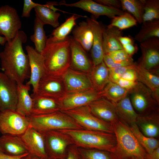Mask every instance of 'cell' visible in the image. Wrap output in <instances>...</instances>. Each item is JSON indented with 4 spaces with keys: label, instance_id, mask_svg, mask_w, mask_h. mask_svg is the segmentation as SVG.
<instances>
[{
    "label": "cell",
    "instance_id": "cell-47",
    "mask_svg": "<svg viewBox=\"0 0 159 159\" xmlns=\"http://www.w3.org/2000/svg\"><path fill=\"white\" fill-rule=\"evenodd\" d=\"M130 66L123 74L121 78L131 81H137L136 73L134 70L130 68Z\"/></svg>",
    "mask_w": 159,
    "mask_h": 159
},
{
    "label": "cell",
    "instance_id": "cell-56",
    "mask_svg": "<svg viewBox=\"0 0 159 159\" xmlns=\"http://www.w3.org/2000/svg\"><path fill=\"white\" fill-rule=\"evenodd\" d=\"M0 151H2V150L0 147Z\"/></svg>",
    "mask_w": 159,
    "mask_h": 159
},
{
    "label": "cell",
    "instance_id": "cell-18",
    "mask_svg": "<svg viewBox=\"0 0 159 159\" xmlns=\"http://www.w3.org/2000/svg\"><path fill=\"white\" fill-rule=\"evenodd\" d=\"M20 137L29 154L44 159H49L46 150L44 138L42 133L29 125Z\"/></svg>",
    "mask_w": 159,
    "mask_h": 159
},
{
    "label": "cell",
    "instance_id": "cell-7",
    "mask_svg": "<svg viewBox=\"0 0 159 159\" xmlns=\"http://www.w3.org/2000/svg\"><path fill=\"white\" fill-rule=\"evenodd\" d=\"M46 153L49 159H66L68 147L74 144L70 137L59 130L42 133Z\"/></svg>",
    "mask_w": 159,
    "mask_h": 159
},
{
    "label": "cell",
    "instance_id": "cell-4",
    "mask_svg": "<svg viewBox=\"0 0 159 159\" xmlns=\"http://www.w3.org/2000/svg\"><path fill=\"white\" fill-rule=\"evenodd\" d=\"M113 125L117 143L111 154L115 159H129L134 157L145 159L147 153L140 144L130 127L120 119Z\"/></svg>",
    "mask_w": 159,
    "mask_h": 159
},
{
    "label": "cell",
    "instance_id": "cell-14",
    "mask_svg": "<svg viewBox=\"0 0 159 159\" xmlns=\"http://www.w3.org/2000/svg\"><path fill=\"white\" fill-rule=\"evenodd\" d=\"M66 92L61 77L45 74L39 81L35 93L41 96L59 100Z\"/></svg>",
    "mask_w": 159,
    "mask_h": 159
},
{
    "label": "cell",
    "instance_id": "cell-42",
    "mask_svg": "<svg viewBox=\"0 0 159 159\" xmlns=\"http://www.w3.org/2000/svg\"><path fill=\"white\" fill-rule=\"evenodd\" d=\"M129 66L108 68L109 76L110 81L116 83L121 78L123 74L129 68Z\"/></svg>",
    "mask_w": 159,
    "mask_h": 159
},
{
    "label": "cell",
    "instance_id": "cell-27",
    "mask_svg": "<svg viewBox=\"0 0 159 159\" xmlns=\"http://www.w3.org/2000/svg\"><path fill=\"white\" fill-rule=\"evenodd\" d=\"M136 123L142 133L149 137L155 138L159 134V116L155 113L138 115Z\"/></svg>",
    "mask_w": 159,
    "mask_h": 159
},
{
    "label": "cell",
    "instance_id": "cell-31",
    "mask_svg": "<svg viewBox=\"0 0 159 159\" xmlns=\"http://www.w3.org/2000/svg\"><path fill=\"white\" fill-rule=\"evenodd\" d=\"M112 103L119 119L130 125L136 123L138 114L134 110L128 95L119 101Z\"/></svg>",
    "mask_w": 159,
    "mask_h": 159
},
{
    "label": "cell",
    "instance_id": "cell-51",
    "mask_svg": "<svg viewBox=\"0 0 159 159\" xmlns=\"http://www.w3.org/2000/svg\"><path fill=\"white\" fill-rule=\"evenodd\" d=\"M145 159H159V147L150 153H147Z\"/></svg>",
    "mask_w": 159,
    "mask_h": 159
},
{
    "label": "cell",
    "instance_id": "cell-55",
    "mask_svg": "<svg viewBox=\"0 0 159 159\" xmlns=\"http://www.w3.org/2000/svg\"><path fill=\"white\" fill-rule=\"evenodd\" d=\"M129 159H141L138 158L137 157H131Z\"/></svg>",
    "mask_w": 159,
    "mask_h": 159
},
{
    "label": "cell",
    "instance_id": "cell-1",
    "mask_svg": "<svg viewBox=\"0 0 159 159\" xmlns=\"http://www.w3.org/2000/svg\"><path fill=\"white\" fill-rule=\"evenodd\" d=\"M27 40L25 33L19 30L11 41L6 42L4 50L0 52L1 69L17 83L23 84L30 77L28 56L22 47Z\"/></svg>",
    "mask_w": 159,
    "mask_h": 159
},
{
    "label": "cell",
    "instance_id": "cell-50",
    "mask_svg": "<svg viewBox=\"0 0 159 159\" xmlns=\"http://www.w3.org/2000/svg\"><path fill=\"white\" fill-rule=\"evenodd\" d=\"M103 61L108 68H110L115 63L112 59L108 54H104Z\"/></svg>",
    "mask_w": 159,
    "mask_h": 159
},
{
    "label": "cell",
    "instance_id": "cell-5",
    "mask_svg": "<svg viewBox=\"0 0 159 159\" xmlns=\"http://www.w3.org/2000/svg\"><path fill=\"white\" fill-rule=\"evenodd\" d=\"M27 117L29 125L42 133L53 130L83 129L73 118L60 111Z\"/></svg>",
    "mask_w": 159,
    "mask_h": 159
},
{
    "label": "cell",
    "instance_id": "cell-34",
    "mask_svg": "<svg viewBox=\"0 0 159 159\" xmlns=\"http://www.w3.org/2000/svg\"><path fill=\"white\" fill-rule=\"evenodd\" d=\"M130 128L140 145L147 153H150L159 147V141L155 138L148 137L143 134L136 123L130 125Z\"/></svg>",
    "mask_w": 159,
    "mask_h": 159
},
{
    "label": "cell",
    "instance_id": "cell-8",
    "mask_svg": "<svg viewBox=\"0 0 159 159\" xmlns=\"http://www.w3.org/2000/svg\"><path fill=\"white\" fill-rule=\"evenodd\" d=\"M29 125L27 117L15 110L0 112V132L2 135L20 136L24 132Z\"/></svg>",
    "mask_w": 159,
    "mask_h": 159
},
{
    "label": "cell",
    "instance_id": "cell-30",
    "mask_svg": "<svg viewBox=\"0 0 159 159\" xmlns=\"http://www.w3.org/2000/svg\"><path fill=\"white\" fill-rule=\"evenodd\" d=\"M88 74L94 90L98 92L102 91L110 81L108 68L103 61L93 66Z\"/></svg>",
    "mask_w": 159,
    "mask_h": 159
},
{
    "label": "cell",
    "instance_id": "cell-6",
    "mask_svg": "<svg viewBox=\"0 0 159 159\" xmlns=\"http://www.w3.org/2000/svg\"><path fill=\"white\" fill-rule=\"evenodd\" d=\"M62 112L73 118L84 129L114 134L113 124L95 117L91 112L88 105Z\"/></svg>",
    "mask_w": 159,
    "mask_h": 159
},
{
    "label": "cell",
    "instance_id": "cell-2",
    "mask_svg": "<svg viewBox=\"0 0 159 159\" xmlns=\"http://www.w3.org/2000/svg\"><path fill=\"white\" fill-rule=\"evenodd\" d=\"M70 37L56 40L52 36L47 38L41 54L44 60L45 74L61 77L71 67Z\"/></svg>",
    "mask_w": 159,
    "mask_h": 159
},
{
    "label": "cell",
    "instance_id": "cell-10",
    "mask_svg": "<svg viewBox=\"0 0 159 159\" xmlns=\"http://www.w3.org/2000/svg\"><path fill=\"white\" fill-rule=\"evenodd\" d=\"M141 55L138 63L146 69L159 74V38L154 37L140 43Z\"/></svg>",
    "mask_w": 159,
    "mask_h": 159
},
{
    "label": "cell",
    "instance_id": "cell-57",
    "mask_svg": "<svg viewBox=\"0 0 159 159\" xmlns=\"http://www.w3.org/2000/svg\"></svg>",
    "mask_w": 159,
    "mask_h": 159
},
{
    "label": "cell",
    "instance_id": "cell-19",
    "mask_svg": "<svg viewBox=\"0 0 159 159\" xmlns=\"http://www.w3.org/2000/svg\"><path fill=\"white\" fill-rule=\"evenodd\" d=\"M88 105L91 113L103 121L113 124L119 120L114 104L104 97H100Z\"/></svg>",
    "mask_w": 159,
    "mask_h": 159
},
{
    "label": "cell",
    "instance_id": "cell-29",
    "mask_svg": "<svg viewBox=\"0 0 159 159\" xmlns=\"http://www.w3.org/2000/svg\"><path fill=\"white\" fill-rule=\"evenodd\" d=\"M73 39L79 43L86 51L91 50L93 42L92 30L87 21L76 25L72 31Z\"/></svg>",
    "mask_w": 159,
    "mask_h": 159
},
{
    "label": "cell",
    "instance_id": "cell-48",
    "mask_svg": "<svg viewBox=\"0 0 159 159\" xmlns=\"http://www.w3.org/2000/svg\"><path fill=\"white\" fill-rule=\"evenodd\" d=\"M123 49L130 56H132L137 51L136 47L133 43L128 44L122 46Z\"/></svg>",
    "mask_w": 159,
    "mask_h": 159
},
{
    "label": "cell",
    "instance_id": "cell-28",
    "mask_svg": "<svg viewBox=\"0 0 159 159\" xmlns=\"http://www.w3.org/2000/svg\"><path fill=\"white\" fill-rule=\"evenodd\" d=\"M17 99L16 111L26 117L30 116L33 100L29 94L31 86L26 84L17 83Z\"/></svg>",
    "mask_w": 159,
    "mask_h": 159
},
{
    "label": "cell",
    "instance_id": "cell-23",
    "mask_svg": "<svg viewBox=\"0 0 159 159\" xmlns=\"http://www.w3.org/2000/svg\"><path fill=\"white\" fill-rule=\"evenodd\" d=\"M58 5L55 2H47L45 4H38L34 8L36 17L44 25H50L56 28L59 26V18L60 14L56 12L59 9L54 7Z\"/></svg>",
    "mask_w": 159,
    "mask_h": 159
},
{
    "label": "cell",
    "instance_id": "cell-24",
    "mask_svg": "<svg viewBox=\"0 0 159 159\" xmlns=\"http://www.w3.org/2000/svg\"><path fill=\"white\" fill-rule=\"evenodd\" d=\"M31 96L33 100L31 115H45L60 111L58 100L41 96L35 93H33Z\"/></svg>",
    "mask_w": 159,
    "mask_h": 159
},
{
    "label": "cell",
    "instance_id": "cell-32",
    "mask_svg": "<svg viewBox=\"0 0 159 159\" xmlns=\"http://www.w3.org/2000/svg\"><path fill=\"white\" fill-rule=\"evenodd\" d=\"M99 93L101 97H104L112 102H116L127 96L129 92L117 83L110 81Z\"/></svg>",
    "mask_w": 159,
    "mask_h": 159
},
{
    "label": "cell",
    "instance_id": "cell-12",
    "mask_svg": "<svg viewBox=\"0 0 159 159\" xmlns=\"http://www.w3.org/2000/svg\"><path fill=\"white\" fill-rule=\"evenodd\" d=\"M101 97L99 92L95 90L66 92L58 100L60 111H67L88 105Z\"/></svg>",
    "mask_w": 159,
    "mask_h": 159
},
{
    "label": "cell",
    "instance_id": "cell-3",
    "mask_svg": "<svg viewBox=\"0 0 159 159\" xmlns=\"http://www.w3.org/2000/svg\"><path fill=\"white\" fill-rule=\"evenodd\" d=\"M69 135L78 148L105 150L112 153L116 145L114 134L82 129L59 130Z\"/></svg>",
    "mask_w": 159,
    "mask_h": 159
},
{
    "label": "cell",
    "instance_id": "cell-53",
    "mask_svg": "<svg viewBox=\"0 0 159 159\" xmlns=\"http://www.w3.org/2000/svg\"><path fill=\"white\" fill-rule=\"evenodd\" d=\"M21 159H45L37 156L29 154L24 156Z\"/></svg>",
    "mask_w": 159,
    "mask_h": 159
},
{
    "label": "cell",
    "instance_id": "cell-15",
    "mask_svg": "<svg viewBox=\"0 0 159 159\" xmlns=\"http://www.w3.org/2000/svg\"><path fill=\"white\" fill-rule=\"evenodd\" d=\"M58 5L80 8L92 14L96 19L101 16H105L112 19L123 14L124 12L120 9L107 7L92 0H80L71 4L61 1Z\"/></svg>",
    "mask_w": 159,
    "mask_h": 159
},
{
    "label": "cell",
    "instance_id": "cell-9",
    "mask_svg": "<svg viewBox=\"0 0 159 159\" xmlns=\"http://www.w3.org/2000/svg\"><path fill=\"white\" fill-rule=\"evenodd\" d=\"M21 26V21L15 9L8 5L0 7V35H3L7 42H10Z\"/></svg>",
    "mask_w": 159,
    "mask_h": 159
},
{
    "label": "cell",
    "instance_id": "cell-13",
    "mask_svg": "<svg viewBox=\"0 0 159 159\" xmlns=\"http://www.w3.org/2000/svg\"><path fill=\"white\" fill-rule=\"evenodd\" d=\"M17 99V82L0 71V111L16 110Z\"/></svg>",
    "mask_w": 159,
    "mask_h": 159
},
{
    "label": "cell",
    "instance_id": "cell-43",
    "mask_svg": "<svg viewBox=\"0 0 159 159\" xmlns=\"http://www.w3.org/2000/svg\"><path fill=\"white\" fill-rule=\"evenodd\" d=\"M24 2L21 16L23 17H29L32 9L37 6L38 3L34 2L31 0H24Z\"/></svg>",
    "mask_w": 159,
    "mask_h": 159
},
{
    "label": "cell",
    "instance_id": "cell-21",
    "mask_svg": "<svg viewBox=\"0 0 159 159\" xmlns=\"http://www.w3.org/2000/svg\"><path fill=\"white\" fill-rule=\"evenodd\" d=\"M70 37V67L78 71L88 74L93 64L88 57L86 51L80 44Z\"/></svg>",
    "mask_w": 159,
    "mask_h": 159
},
{
    "label": "cell",
    "instance_id": "cell-49",
    "mask_svg": "<svg viewBox=\"0 0 159 159\" xmlns=\"http://www.w3.org/2000/svg\"><path fill=\"white\" fill-rule=\"evenodd\" d=\"M29 153H27L21 155H12L6 154L0 151V159H21Z\"/></svg>",
    "mask_w": 159,
    "mask_h": 159
},
{
    "label": "cell",
    "instance_id": "cell-16",
    "mask_svg": "<svg viewBox=\"0 0 159 159\" xmlns=\"http://www.w3.org/2000/svg\"><path fill=\"white\" fill-rule=\"evenodd\" d=\"M66 92L94 90L88 74L71 67L62 76Z\"/></svg>",
    "mask_w": 159,
    "mask_h": 159
},
{
    "label": "cell",
    "instance_id": "cell-45",
    "mask_svg": "<svg viewBox=\"0 0 159 159\" xmlns=\"http://www.w3.org/2000/svg\"><path fill=\"white\" fill-rule=\"evenodd\" d=\"M66 159H81L77 146L72 144L68 147Z\"/></svg>",
    "mask_w": 159,
    "mask_h": 159
},
{
    "label": "cell",
    "instance_id": "cell-17",
    "mask_svg": "<svg viewBox=\"0 0 159 159\" xmlns=\"http://www.w3.org/2000/svg\"><path fill=\"white\" fill-rule=\"evenodd\" d=\"M26 49L28 56L30 68L29 80L26 84L33 87V93L36 92L38 83L45 74V68L43 58L34 47L27 45Z\"/></svg>",
    "mask_w": 159,
    "mask_h": 159
},
{
    "label": "cell",
    "instance_id": "cell-37",
    "mask_svg": "<svg viewBox=\"0 0 159 159\" xmlns=\"http://www.w3.org/2000/svg\"><path fill=\"white\" fill-rule=\"evenodd\" d=\"M122 10L131 14L140 24L143 22L144 13L142 0H120Z\"/></svg>",
    "mask_w": 159,
    "mask_h": 159
},
{
    "label": "cell",
    "instance_id": "cell-39",
    "mask_svg": "<svg viewBox=\"0 0 159 159\" xmlns=\"http://www.w3.org/2000/svg\"><path fill=\"white\" fill-rule=\"evenodd\" d=\"M137 22L131 14L125 11L123 14L112 19L110 24L108 25L122 30L136 25Z\"/></svg>",
    "mask_w": 159,
    "mask_h": 159
},
{
    "label": "cell",
    "instance_id": "cell-33",
    "mask_svg": "<svg viewBox=\"0 0 159 159\" xmlns=\"http://www.w3.org/2000/svg\"><path fill=\"white\" fill-rule=\"evenodd\" d=\"M141 28L135 36L134 39L141 43L149 39L159 38V19L143 23Z\"/></svg>",
    "mask_w": 159,
    "mask_h": 159
},
{
    "label": "cell",
    "instance_id": "cell-41",
    "mask_svg": "<svg viewBox=\"0 0 159 159\" xmlns=\"http://www.w3.org/2000/svg\"><path fill=\"white\" fill-rule=\"evenodd\" d=\"M107 54L116 63L133 61L132 57L130 56L123 49L114 51Z\"/></svg>",
    "mask_w": 159,
    "mask_h": 159
},
{
    "label": "cell",
    "instance_id": "cell-36",
    "mask_svg": "<svg viewBox=\"0 0 159 159\" xmlns=\"http://www.w3.org/2000/svg\"><path fill=\"white\" fill-rule=\"evenodd\" d=\"M80 16L87 17L86 16L74 14L67 18L66 21L54 30L51 36L59 40L64 39L71 32L76 25V20Z\"/></svg>",
    "mask_w": 159,
    "mask_h": 159
},
{
    "label": "cell",
    "instance_id": "cell-20",
    "mask_svg": "<svg viewBox=\"0 0 159 159\" xmlns=\"http://www.w3.org/2000/svg\"><path fill=\"white\" fill-rule=\"evenodd\" d=\"M86 21L90 26L93 35L91 55L93 66H95L100 63L103 60L104 54L102 45L103 26L92 15L91 17H87Z\"/></svg>",
    "mask_w": 159,
    "mask_h": 159
},
{
    "label": "cell",
    "instance_id": "cell-46",
    "mask_svg": "<svg viewBox=\"0 0 159 159\" xmlns=\"http://www.w3.org/2000/svg\"><path fill=\"white\" fill-rule=\"evenodd\" d=\"M96 2L104 6L120 9L122 8L121 2L118 0H95Z\"/></svg>",
    "mask_w": 159,
    "mask_h": 159
},
{
    "label": "cell",
    "instance_id": "cell-54",
    "mask_svg": "<svg viewBox=\"0 0 159 159\" xmlns=\"http://www.w3.org/2000/svg\"><path fill=\"white\" fill-rule=\"evenodd\" d=\"M7 42L6 38L4 37H2L0 35V45L4 46Z\"/></svg>",
    "mask_w": 159,
    "mask_h": 159
},
{
    "label": "cell",
    "instance_id": "cell-44",
    "mask_svg": "<svg viewBox=\"0 0 159 159\" xmlns=\"http://www.w3.org/2000/svg\"><path fill=\"white\" fill-rule=\"evenodd\" d=\"M138 81H131L120 78L116 83L123 88L130 92L132 91L137 85Z\"/></svg>",
    "mask_w": 159,
    "mask_h": 159
},
{
    "label": "cell",
    "instance_id": "cell-52",
    "mask_svg": "<svg viewBox=\"0 0 159 159\" xmlns=\"http://www.w3.org/2000/svg\"><path fill=\"white\" fill-rule=\"evenodd\" d=\"M119 40L122 46L133 43L132 39L127 37L121 36L119 38Z\"/></svg>",
    "mask_w": 159,
    "mask_h": 159
},
{
    "label": "cell",
    "instance_id": "cell-22",
    "mask_svg": "<svg viewBox=\"0 0 159 159\" xmlns=\"http://www.w3.org/2000/svg\"><path fill=\"white\" fill-rule=\"evenodd\" d=\"M137 74V81L148 87L152 92L158 104H159V75L149 71L137 63L130 66Z\"/></svg>",
    "mask_w": 159,
    "mask_h": 159
},
{
    "label": "cell",
    "instance_id": "cell-26",
    "mask_svg": "<svg viewBox=\"0 0 159 159\" xmlns=\"http://www.w3.org/2000/svg\"><path fill=\"white\" fill-rule=\"evenodd\" d=\"M122 36V31L117 28L109 25L103 26V49L104 54L123 49L119 38Z\"/></svg>",
    "mask_w": 159,
    "mask_h": 159
},
{
    "label": "cell",
    "instance_id": "cell-11",
    "mask_svg": "<svg viewBox=\"0 0 159 159\" xmlns=\"http://www.w3.org/2000/svg\"><path fill=\"white\" fill-rule=\"evenodd\" d=\"M129 94H130V99L134 109L140 113L155 110L156 105H159L152 91L139 82Z\"/></svg>",
    "mask_w": 159,
    "mask_h": 159
},
{
    "label": "cell",
    "instance_id": "cell-35",
    "mask_svg": "<svg viewBox=\"0 0 159 159\" xmlns=\"http://www.w3.org/2000/svg\"><path fill=\"white\" fill-rule=\"evenodd\" d=\"M44 25L36 17L34 26V34L31 35L30 39L35 45V49L41 54L44 50L47 38L44 29Z\"/></svg>",
    "mask_w": 159,
    "mask_h": 159
},
{
    "label": "cell",
    "instance_id": "cell-38",
    "mask_svg": "<svg viewBox=\"0 0 159 159\" xmlns=\"http://www.w3.org/2000/svg\"><path fill=\"white\" fill-rule=\"evenodd\" d=\"M144 10L143 22L159 19V0H142Z\"/></svg>",
    "mask_w": 159,
    "mask_h": 159
},
{
    "label": "cell",
    "instance_id": "cell-40",
    "mask_svg": "<svg viewBox=\"0 0 159 159\" xmlns=\"http://www.w3.org/2000/svg\"><path fill=\"white\" fill-rule=\"evenodd\" d=\"M81 159H115L109 152L93 149L78 148Z\"/></svg>",
    "mask_w": 159,
    "mask_h": 159
},
{
    "label": "cell",
    "instance_id": "cell-25",
    "mask_svg": "<svg viewBox=\"0 0 159 159\" xmlns=\"http://www.w3.org/2000/svg\"><path fill=\"white\" fill-rule=\"evenodd\" d=\"M0 147L2 152L10 155H18L28 153L20 136L3 134L0 137Z\"/></svg>",
    "mask_w": 159,
    "mask_h": 159
}]
</instances>
